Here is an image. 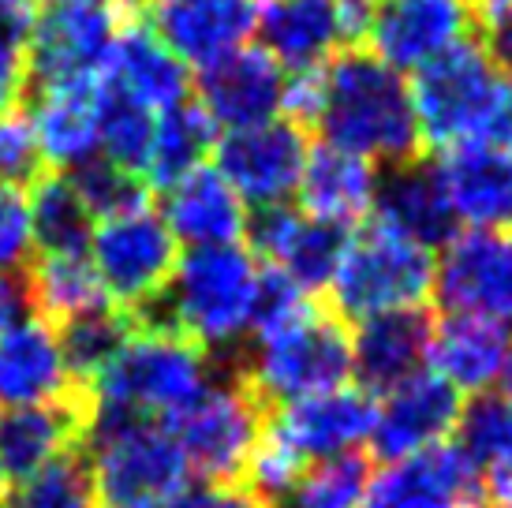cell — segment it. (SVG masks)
I'll return each instance as SVG.
<instances>
[{
    "instance_id": "obj_1",
    "label": "cell",
    "mask_w": 512,
    "mask_h": 508,
    "mask_svg": "<svg viewBox=\"0 0 512 508\" xmlns=\"http://www.w3.org/2000/svg\"><path fill=\"white\" fill-rule=\"evenodd\" d=\"M285 116L318 127L326 146L348 150L378 169L408 165L423 146L412 79L370 49H344L318 71L288 75Z\"/></svg>"
},
{
    "instance_id": "obj_2",
    "label": "cell",
    "mask_w": 512,
    "mask_h": 508,
    "mask_svg": "<svg viewBox=\"0 0 512 508\" xmlns=\"http://www.w3.org/2000/svg\"><path fill=\"white\" fill-rule=\"evenodd\" d=\"M262 281L266 269L247 243L180 251L157 299L161 325L184 333L202 352H236L255 333Z\"/></svg>"
},
{
    "instance_id": "obj_3",
    "label": "cell",
    "mask_w": 512,
    "mask_h": 508,
    "mask_svg": "<svg viewBox=\"0 0 512 508\" xmlns=\"http://www.w3.org/2000/svg\"><path fill=\"white\" fill-rule=\"evenodd\" d=\"M408 79L423 142L438 150H512V79L490 64L483 45H456L453 53L438 57Z\"/></svg>"
},
{
    "instance_id": "obj_4",
    "label": "cell",
    "mask_w": 512,
    "mask_h": 508,
    "mask_svg": "<svg viewBox=\"0 0 512 508\" xmlns=\"http://www.w3.org/2000/svg\"><path fill=\"white\" fill-rule=\"evenodd\" d=\"M243 348V385L270 404H288L352 381V337L341 318L318 311L314 299L262 318Z\"/></svg>"
},
{
    "instance_id": "obj_5",
    "label": "cell",
    "mask_w": 512,
    "mask_h": 508,
    "mask_svg": "<svg viewBox=\"0 0 512 508\" xmlns=\"http://www.w3.org/2000/svg\"><path fill=\"white\" fill-rule=\"evenodd\" d=\"M214 374L210 352L169 325L150 322L131 329L113 363L90 381V411L169 423Z\"/></svg>"
},
{
    "instance_id": "obj_6",
    "label": "cell",
    "mask_w": 512,
    "mask_h": 508,
    "mask_svg": "<svg viewBox=\"0 0 512 508\" xmlns=\"http://www.w3.org/2000/svg\"><path fill=\"white\" fill-rule=\"evenodd\" d=\"M83 441L94 508H169L191 482L165 423L90 411Z\"/></svg>"
},
{
    "instance_id": "obj_7",
    "label": "cell",
    "mask_w": 512,
    "mask_h": 508,
    "mask_svg": "<svg viewBox=\"0 0 512 508\" xmlns=\"http://www.w3.org/2000/svg\"><path fill=\"white\" fill-rule=\"evenodd\" d=\"M326 292L337 307V318L348 322L393 311H423L434 292V251L374 221L359 232H348Z\"/></svg>"
},
{
    "instance_id": "obj_8",
    "label": "cell",
    "mask_w": 512,
    "mask_h": 508,
    "mask_svg": "<svg viewBox=\"0 0 512 508\" xmlns=\"http://www.w3.org/2000/svg\"><path fill=\"white\" fill-rule=\"evenodd\" d=\"M86 258L113 311H150L180 262V243L172 240L157 206L143 198L128 210L101 217L90 232Z\"/></svg>"
},
{
    "instance_id": "obj_9",
    "label": "cell",
    "mask_w": 512,
    "mask_h": 508,
    "mask_svg": "<svg viewBox=\"0 0 512 508\" xmlns=\"http://www.w3.org/2000/svg\"><path fill=\"white\" fill-rule=\"evenodd\" d=\"M169 434L184 456L191 479L236 482L247 471L266 419L258 396L243 385V378H214L202 385L195 400L172 415Z\"/></svg>"
},
{
    "instance_id": "obj_10",
    "label": "cell",
    "mask_w": 512,
    "mask_h": 508,
    "mask_svg": "<svg viewBox=\"0 0 512 508\" xmlns=\"http://www.w3.org/2000/svg\"><path fill=\"white\" fill-rule=\"evenodd\" d=\"M307 157H311V142L303 124L288 116H273L262 124L221 131L210 165L243 198V206L255 213L296 202Z\"/></svg>"
},
{
    "instance_id": "obj_11",
    "label": "cell",
    "mask_w": 512,
    "mask_h": 508,
    "mask_svg": "<svg viewBox=\"0 0 512 508\" xmlns=\"http://www.w3.org/2000/svg\"><path fill=\"white\" fill-rule=\"evenodd\" d=\"M445 314L512 329V228H460L434 254V292Z\"/></svg>"
},
{
    "instance_id": "obj_12",
    "label": "cell",
    "mask_w": 512,
    "mask_h": 508,
    "mask_svg": "<svg viewBox=\"0 0 512 508\" xmlns=\"http://www.w3.org/2000/svg\"><path fill=\"white\" fill-rule=\"evenodd\" d=\"M120 19L98 4H75V0H53L23 45L27 79L34 86H75L101 83V71L109 64Z\"/></svg>"
},
{
    "instance_id": "obj_13",
    "label": "cell",
    "mask_w": 512,
    "mask_h": 508,
    "mask_svg": "<svg viewBox=\"0 0 512 508\" xmlns=\"http://www.w3.org/2000/svg\"><path fill=\"white\" fill-rule=\"evenodd\" d=\"M370 0H258L255 45L288 75L318 71L367 30Z\"/></svg>"
},
{
    "instance_id": "obj_14",
    "label": "cell",
    "mask_w": 512,
    "mask_h": 508,
    "mask_svg": "<svg viewBox=\"0 0 512 508\" xmlns=\"http://www.w3.org/2000/svg\"><path fill=\"white\" fill-rule=\"evenodd\" d=\"M475 0H370L367 49L400 75H415L456 45L471 42Z\"/></svg>"
},
{
    "instance_id": "obj_15",
    "label": "cell",
    "mask_w": 512,
    "mask_h": 508,
    "mask_svg": "<svg viewBox=\"0 0 512 508\" xmlns=\"http://www.w3.org/2000/svg\"><path fill=\"white\" fill-rule=\"evenodd\" d=\"M370 423H374V396L348 381L326 393L277 404L266 434L281 441L307 467L318 460L363 452V445H370Z\"/></svg>"
},
{
    "instance_id": "obj_16",
    "label": "cell",
    "mask_w": 512,
    "mask_h": 508,
    "mask_svg": "<svg viewBox=\"0 0 512 508\" xmlns=\"http://www.w3.org/2000/svg\"><path fill=\"white\" fill-rule=\"evenodd\" d=\"M460 408H464V396L449 389L434 370H419L408 381L378 393L374 423H370V449L385 464L438 449L445 441H453Z\"/></svg>"
},
{
    "instance_id": "obj_17",
    "label": "cell",
    "mask_w": 512,
    "mask_h": 508,
    "mask_svg": "<svg viewBox=\"0 0 512 508\" xmlns=\"http://www.w3.org/2000/svg\"><path fill=\"white\" fill-rule=\"evenodd\" d=\"M255 27L258 0H146V30L199 71L255 45Z\"/></svg>"
},
{
    "instance_id": "obj_18",
    "label": "cell",
    "mask_w": 512,
    "mask_h": 508,
    "mask_svg": "<svg viewBox=\"0 0 512 508\" xmlns=\"http://www.w3.org/2000/svg\"><path fill=\"white\" fill-rule=\"evenodd\" d=\"M243 240L270 273H281L303 292H326L329 277L341 262L348 232L322 225L311 213L299 210L296 202H285V206L251 213Z\"/></svg>"
},
{
    "instance_id": "obj_19",
    "label": "cell",
    "mask_w": 512,
    "mask_h": 508,
    "mask_svg": "<svg viewBox=\"0 0 512 508\" xmlns=\"http://www.w3.org/2000/svg\"><path fill=\"white\" fill-rule=\"evenodd\" d=\"M285 98L288 71L258 45H247L240 53L217 60L214 68L199 71V101L195 105L221 135V131L285 116Z\"/></svg>"
},
{
    "instance_id": "obj_20",
    "label": "cell",
    "mask_w": 512,
    "mask_h": 508,
    "mask_svg": "<svg viewBox=\"0 0 512 508\" xmlns=\"http://www.w3.org/2000/svg\"><path fill=\"white\" fill-rule=\"evenodd\" d=\"M367 508H486L483 475L453 441L385 464L370 482Z\"/></svg>"
},
{
    "instance_id": "obj_21",
    "label": "cell",
    "mask_w": 512,
    "mask_h": 508,
    "mask_svg": "<svg viewBox=\"0 0 512 508\" xmlns=\"http://www.w3.org/2000/svg\"><path fill=\"white\" fill-rule=\"evenodd\" d=\"M60 333L42 314H23L0 333V411L60 404L72 389Z\"/></svg>"
},
{
    "instance_id": "obj_22",
    "label": "cell",
    "mask_w": 512,
    "mask_h": 508,
    "mask_svg": "<svg viewBox=\"0 0 512 508\" xmlns=\"http://www.w3.org/2000/svg\"><path fill=\"white\" fill-rule=\"evenodd\" d=\"M456 228H512V150L453 146L430 165Z\"/></svg>"
},
{
    "instance_id": "obj_23",
    "label": "cell",
    "mask_w": 512,
    "mask_h": 508,
    "mask_svg": "<svg viewBox=\"0 0 512 508\" xmlns=\"http://www.w3.org/2000/svg\"><path fill=\"white\" fill-rule=\"evenodd\" d=\"M157 213L169 225L172 240L180 243V251L243 243L247 225H251V210L243 206V198L225 184V176L214 165H202L165 187Z\"/></svg>"
},
{
    "instance_id": "obj_24",
    "label": "cell",
    "mask_w": 512,
    "mask_h": 508,
    "mask_svg": "<svg viewBox=\"0 0 512 508\" xmlns=\"http://www.w3.org/2000/svg\"><path fill=\"white\" fill-rule=\"evenodd\" d=\"M101 90L157 116L187 101L191 68L146 27H120L109 64L101 71Z\"/></svg>"
},
{
    "instance_id": "obj_25",
    "label": "cell",
    "mask_w": 512,
    "mask_h": 508,
    "mask_svg": "<svg viewBox=\"0 0 512 508\" xmlns=\"http://www.w3.org/2000/svg\"><path fill=\"white\" fill-rule=\"evenodd\" d=\"M378 184H382L378 165L322 142V146H311V157H307V169H303L296 191V206L303 213H311L314 221L348 232V228L363 225L367 217H374Z\"/></svg>"
},
{
    "instance_id": "obj_26",
    "label": "cell",
    "mask_w": 512,
    "mask_h": 508,
    "mask_svg": "<svg viewBox=\"0 0 512 508\" xmlns=\"http://www.w3.org/2000/svg\"><path fill=\"white\" fill-rule=\"evenodd\" d=\"M512 352V329L471 314H445L430 322L427 370H434L460 396H483L494 389L505 355Z\"/></svg>"
},
{
    "instance_id": "obj_27",
    "label": "cell",
    "mask_w": 512,
    "mask_h": 508,
    "mask_svg": "<svg viewBox=\"0 0 512 508\" xmlns=\"http://www.w3.org/2000/svg\"><path fill=\"white\" fill-rule=\"evenodd\" d=\"M352 337V378L370 396L393 389L427 370L430 318L423 311H393L356 322Z\"/></svg>"
},
{
    "instance_id": "obj_28",
    "label": "cell",
    "mask_w": 512,
    "mask_h": 508,
    "mask_svg": "<svg viewBox=\"0 0 512 508\" xmlns=\"http://www.w3.org/2000/svg\"><path fill=\"white\" fill-rule=\"evenodd\" d=\"M27 113L42 157L60 172H75L101 157V83L42 86Z\"/></svg>"
},
{
    "instance_id": "obj_29",
    "label": "cell",
    "mask_w": 512,
    "mask_h": 508,
    "mask_svg": "<svg viewBox=\"0 0 512 508\" xmlns=\"http://www.w3.org/2000/svg\"><path fill=\"white\" fill-rule=\"evenodd\" d=\"M374 217H378V225L393 228L397 236L419 243L427 251H438L456 232L438 176L423 161H408V165L385 172L382 184H378Z\"/></svg>"
},
{
    "instance_id": "obj_30",
    "label": "cell",
    "mask_w": 512,
    "mask_h": 508,
    "mask_svg": "<svg viewBox=\"0 0 512 508\" xmlns=\"http://www.w3.org/2000/svg\"><path fill=\"white\" fill-rule=\"evenodd\" d=\"M83 438V419L64 400L42 408L0 411V460L8 482H19L72 456L75 441Z\"/></svg>"
},
{
    "instance_id": "obj_31",
    "label": "cell",
    "mask_w": 512,
    "mask_h": 508,
    "mask_svg": "<svg viewBox=\"0 0 512 508\" xmlns=\"http://www.w3.org/2000/svg\"><path fill=\"white\" fill-rule=\"evenodd\" d=\"M214 142H217V127L206 120V113H202L195 101L172 105V109L154 116V131H150L143 165H139V180H143V187L154 184L165 191L180 176L210 165Z\"/></svg>"
},
{
    "instance_id": "obj_32",
    "label": "cell",
    "mask_w": 512,
    "mask_h": 508,
    "mask_svg": "<svg viewBox=\"0 0 512 508\" xmlns=\"http://www.w3.org/2000/svg\"><path fill=\"white\" fill-rule=\"evenodd\" d=\"M27 299L38 307L45 322L53 325L75 322L83 314L109 307V299L101 292V281L94 266H90L86 251L42 254L27 281Z\"/></svg>"
},
{
    "instance_id": "obj_33",
    "label": "cell",
    "mask_w": 512,
    "mask_h": 508,
    "mask_svg": "<svg viewBox=\"0 0 512 508\" xmlns=\"http://www.w3.org/2000/svg\"><path fill=\"white\" fill-rule=\"evenodd\" d=\"M30 225H34V243L42 254H68L86 251L90 232H94V213L86 210L83 195L75 191L72 176H38L27 191Z\"/></svg>"
},
{
    "instance_id": "obj_34",
    "label": "cell",
    "mask_w": 512,
    "mask_h": 508,
    "mask_svg": "<svg viewBox=\"0 0 512 508\" xmlns=\"http://www.w3.org/2000/svg\"><path fill=\"white\" fill-rule=\"evenodd\" d=\"M370 482H374V471L363 460V452L318 460L299 471L296 482L273 508H367Z\"/></svg>"
},
{
    "instance_id": "obj_35",
    "label": "cell",
    "mask_w": 512,
    "mask_h": 508,
    "mask_svg": "<svg viewBox=\"0 0 512 508\" xmlns=\"http://www.w3.org/2000/svg\"><path fill=\"white\" fill-rule=\"evenodd\" d=\"M453 445L471 464L479 467V475L494 464L512 456V404H505L498 393L475 396L471 404L460 408L453 430Z\"/></svg>"
},
{
    "instance_id": "obj_36",
    "label": "cell",
    "mask_w": 512,
    "mask_h": 508,
    "mask_svg": "<svg viewBox=\"0 0 512 508\" xmlns=\"http://www.w3.org/2000/svg\"><path fill=\"white\" fill-rule=\"evenodd\" d=\"M57 333H60L64 359L72 367V378L94 381L101 370L113 363V355L120 352V344L131 333V325L113 307H101V311L83 314L75 322L57 325Z\"/></svg>"
},
{
    "instance_id": "obj_37",
    "label": "cell",
    "mask_w": 512,
    "mask_h": 508,
    "mask_svg": "<svg viewBox=\"0 0 512 508\" xmlns=\"http://www.w3.org/2000/svg\"><path fill=\"white\" fill-rule=\"evenodd\" d=\"M4 508H94V490L83 460L64 456L57 464L12 482L4 494Z\"/></svg>"
},
{
    "instance_id": "obj_38",
    "label": "cell",
    "mask_w": 512,
    "mask_h": 508,
    "mask_svg": "<svg viewBox=\"0 0 512 508\" xmlns=\"http://www.w3.org/2000/svg\"><path fill=\"white\" fill-rule=\"evenodd\" d=\"M150 131H154V113L101 90V157L105 161L139 176Z\"/></svg>"
},
{
    "instance_id": "obj_39",
    "label": "cell",
    "mask_w": 512,
    "mask_h": 508,
    "mask_svg": "<svg viewBox=\"0 0 512 508\" xmlns=\"http://www.w3.org/2000/svg\"><path fill=\"white\" fill-rule=\"evenodd\" d=\"M68 176H72L75 191L83 195L86 210L94 213V221L109 217V213L128 210L135 202H143V180L135 172L105 161V157H94L90 165L68 172Z\"/></svg>"
},
{
    "instance_id": "obj_40",
    "label": "cell",
    "mask_w": 512,
    "mask_h": 508,
    "mask_svg": "<svg viewBox=\"0 0 512 508\" xmlns=\"http://www.w3.org/2000/svg\"><path fill=\"white\" fill-rule=\"evenodd\" d=\"M42 142L34 131L27 109H4L0 113V184L12 187H30L42 176Z\"/></svg>"
},
{
    "instance_id": "obj_41",
    "label": "cell",
    "mask_w": 512,
    "mask_h": 508,
    "mask_svg": "<svg viewBox=\"0 0 512 508\" xmlns=\"http://www.w3.org/2000/svg\"><path fill=\"white\" fill-rule=\"evenodd\" d=\"M34 225H30L27 187L0 184V273H15L34 262Z\"/></svg>"
},
{
    "instance_id": "obj_42",
    "label": "cell",
    "mask_w": 512,
    "mask_h": 508,
    "mask_svg": "<svg viewBox=\"0 0 512 508\" xmlns=\"http://www.w3.org/2000/svg\"><path fill=\"white\" fill-rule=\"evenodd\" d=\"M169 508H266L240 479L214 482V479H191L176 494Z\"/></svg>"
},
{
    "instance_id": "obj_43",
    "label": "cell",
    "mask_w": 512,
    "mask_h": 508,
    "mask_svg": "<svg viewBox=\"0 0 512 508\" xmlns=\"http://www.w3.org/2000/svg\"><path fill=\"white\" fill-rule=\"evenodd\" d=\"M38 12H42L38 0H0V45L23 49L38 23Z\"/></svg>"
},
{
    "instance_id": "obj_44",
    "label": "cell",
    "mask_w": 512,
    "mask_h": 508,
    "mask_svg": "<svg viewBox=\"0 0 512 508\" xmlns=\"http://www.w3.org/2000/svg\"><path fill=\"white\" fill-rule=\"evenodd\" d=\"M483 53L501 75L512 79V12L483 19Z\"/></svg>"
},
{
    "instance_id": "obj_45",
    "label": "cell",
    "mask_w": 512,
    "mask_h": 508,
    "mask_svg": "<svg viewBox=\"0 0 512 508\" xmlns=\"http://www.w3.org/2000/svg\"><path fill=\"white\" fill-rule=\"evenodd\" d=\"M23 83H27V60H23V49L0 45V113L12 109L15 101H19Z\"/></svg>"
},
{
    "instance_id": "obj_46",
    "label": "cell",
    "mask_w": 512,
    "mask_h": 508,
    "mask_svg": "<svg viewBox=\"0 0 512 508\" xmlns=\"http://www.w3.org/2000/svg\"><path fill=\"white\" fill-rule=\"evenodd\" d=\"M30 299H27V284L19 281L15 273H0V333L12 322H19L27 314Z\"/></svg>"
},
{
    "instance_id": "obj_47",
    "label": "cell",
    "mask_w": 512,
    "mask_h": 508,
    "mask_svg": "<svg viewBox=\"0 0 512 508\" xmlns=\"http://www.w3.org/2000/svg\"><path fill=\"white\" fill-rule=\"evenodd\" d=\"M486 508H512V456L483 471Z\"/></svg>"
},
{
    "instance_id": "obj_48",
    "label": "cell",
    "mask_w": 512,
    "mask_h": 508,
    "mask_svg": "<svg viewBox=\"0 0 512 508\" xmlns=\"http://www.w3.org/2000/svg\"><path fill=\"white\" fill-rule=\"evenodd\" d=\"M494 393H498L505 404H512V352L505 355V367H501L498 381H494Z\"/></svg>"
},
{
    "instance_id": "obj_49",
    "label": "cell",
    "mask_w": 512,
    "mask_h": 508,
    "mask_svg": "<svg viewBox=\"0 0 512 508\" xmlns=\"http://www.w3.org/2000/svg\"><path fill=\"white\" fill-rule=\"evenodd\" d=\"M475 12L483 15H505V12H512V0H475Z\"/></svg>"
},
{
    "instance_id": "obj_50",
    "label": "cell",
    "mask_w": 512,
    "mask_h": 508,
    "mask_svg": "<svg viewBox=\"0 0 512 508\" xmlns=\"http://www.w3.org/2000/svg\"><path fill=\"white\" fill-rule=\"evenodd\" d=\"M75 4H98V8L116 12V8H124V4H131V0H75Z\"/></svg>"
},
{
    "instance_id": "obj_51",
    "label": "cell",
    "mask_w": 512,
    "mask_h": 508,
    "mask_svg": "<svg viewBox=\"0 0 512 508\" xmlns=\"http://www.w3.org/2000/svg\"><path fill=\"white\" fill-rule=\"evenodd\" d=\"M8 486H12V482H8V471H4V460H0V497L8 494Z\"/></svg>"
}]
</instances>
